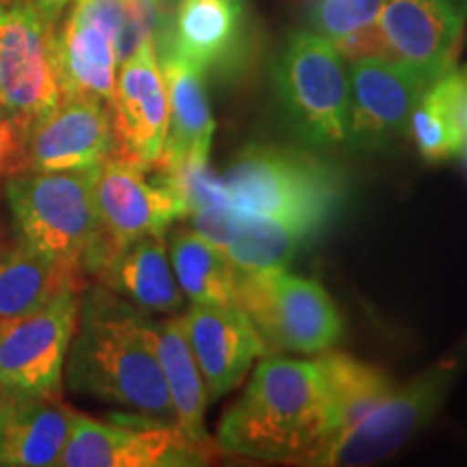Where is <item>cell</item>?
I'll list each match as a JSON object with an SVG mask.
<instances>
[{"mask_svg":"<svg viewBox=\"0 0 467 467\" xmlns=\"http://www.w3.org/2000/svg\"><path fill=\"white\" fill-rule=\"evenodd\" d=\"M63 372L76 394L154 424L175 426L159 359L156 323L109 288H93L80 301Z\"/></svg>","mask_w":467,"mask_h":467,"instance_id":"6da1fadb","label":"cell"},{"mask_svg":"<svg viewBox=\"0 0 467 467\" xmlns=\"http://www.w3.org/2000/svg\"><path fill=\"white\" fill-rule=\"evenodd\" d=\"M331 437L325 385L317 361L268 358L221 418L214 446L223 454L295 461Z\"/></svg>","mask_w":467,"mask_h":467,"instance_id":"7a4b0ae2","label":"cell"},{"mask_svg":"<svg viewBox=\"0 0 467 467\" xmlns=\"http://www.w3.org/2000/svg\"><path fill=\"white\" fill-rule=\"evenodd\" d=\"M227 206L306 234H323L348 197L342 169L301 148L251 143L219 175Z\"/></svg>","mask_w":467,"mask_h":467,"instance_id":"3957f363","label":"cell"},{"mask_svg":"<svg viewBox=\"0 0 467 467\" xmlns=\"http://www.w3.org/2000/svg\"><path fill=\"white\" fill-rule=\"evenodd\" d=\"M96 169L9 175L5 195L22 241L83 268L102 236L93 197Z\"/></svg>","mask_w":467,"mask_h":467,"instance_id":"277c9868","label":"cell"},{"mask_svg":"<svg viewBox=\"0 0 467 467\" xmlns=\"http://www.w3.org/2000/svg\"><path fill=\"white\" fill-rule=\"evenodd\" d=\"M461 353H451L370 407L358 422L331 437L301 465H370L392 457L424 429L451 394L461 370Z\"/></svg>","mask_w":467,"mask_h":467,"instance_id":"5b68a950","label":"cell"},{"mask_svg":"<svg viewBox=\"0 0 467 467\" xmlns=\"http://www.w3.org/2000/svg\"><path fill=\"white\" fill-rule=\"evenodd\" d=\"M55 33L35 0H0V113L22 145L61 102Z\"/></svg>","mask_w":467,"mask_h":467,"instance_id":"8992f818","label":"cell"},{"mask_svg":"<svg viewBox=\"0 0 467 467\" xmlns=\"http://www.w3.org/2000/svg\"><path fill=\"white\" fill-rule=\"evenodd\" d=\"M277 100L303 141L344 145L348 139V74L329 39L312 31L290 35L273 69Z\"/></svg>","mask_w":467,"mask_h":467,"instance_id":"52a82bcc","label":"cell"},{"mask_svg":"<svg viewBox=\"0 0 467 467\" xmlns=\"http://www.w3.org/2000/svg\"><path fill=\"white\" fill-rule=\"evenodd\" d=\"M238 307L258 329L268 353H325L344 334L329 292L285 268L243 271Z\"/></svg>","mask_w":467,"mask_h":467,"instance_id":"ba28073f","label":"cell"},{"mask_svg":"<svg viewBox=\"0 0 467 467\" xmlns=\"http://www.w3.org/2000/svg\"><path fill=\"white\" fill-rule=\"evenodd\" d=\"M150 165L113 151L96 169L93 197L100 219V243L83 271L96 275L113 255L145 236H165L173 221L186 217L184 203L161 178L150 180Z\"/></svg>","mask_w":467,"mask_h":467,"instance_id":"9c48e42d","label":"cell"},{"mask_svg":"<svg viewBox=\"0 0 467 467\" xmlns=\"http://www.w3.org/2000/svg\"><path fill=\"white\" fill-rule=\"evenodd\" d=\"M80 292L83 288L57 292L33 312L0 325V388L61 392Z\"/></svg>","mask_w":467,"mask_h":467,"instance_id":"30bf717a","label":"cell"},{"mask_svg":"<svg viewBox=\"0 0 467 467\" xmlns=\"http://www.w3.org/2000/svg\"><path fill=\"white\" fill-rule=\"evenodd\" d=\"M132 16V0H74L55 33L61 98L85 96L113 102L117 37Z\"/></svg>","mask_w":467,"mask_h":467,"instance_id":"8fae6325","label":"cell"},{"mask_svg":"<svg viewBox=\"0 0 467 467\" xmlns=\"http://www.w3.org/2000/svg\"><path fill=\"white\" fill-rule=\"evenodd\" d=\"M429 85L431 80L407 63L350 61L347 145L359 151H383L409 137L413 109Z\"/></svg>","mask_w":467,"mask_h":467,"instance_id":"7c38bea8","label":"cell"},{"mask_svg":"<svg viewBox=\"0 0 467 467\" xmlns=\"http://www.w3.org/2000/svg\"><path fill=\"white\" fill-rule=\"evenodd\" d=\"M110 117L117 150L128 159L154 167L169 130V98L156 37L148 35L117 67Z\"/></svg>","mask_w":467,"mask_h":467,"instance_id":"4fadbf2b","label":"cell"},{"mask_svg":"<svg viewBox=\"0 0 467 467\" xmlns=\"http://www.w3.org/2000/svg\"><path fill=\"white\" fill-rule=\"evenodd\" d=\"M117 150L109 104L96 98H61L28 132L17 171H76L98 167Z\"/></svg>","mask_w":467,"mask_h":467,"instance_id":"5bb4252c","label":"cell"},{"mask_svg":"<svg viewBox=\"0 0 467 467\" xmlns=\"http://www.w3.org/2000/svg\"><path fill=\"white\" fill-rule=\"evenodd\" d=\"M208 454L184 440L175 426L148 429L107 424L74 413L72 431L57 465L63 467H162L203 465Z\"/></svg>","mask_w":467,"mask_h":467,"instance_id":"9a60e30c","label":"cell"},{"mask_svg":"<svg viewBox=\"0 0 467 467\" xmlns=\"http://www.w3.org/2000/svg\"><path fill=\"white\" fill-rule=\"evenodd\" d=\"M377 25L396 61L431 83L454 69L465 28L457 0H385Z\"/></svg>","mask_w":467,"mask_h":467,"instance_id":"2e32d148","label":"cell"},{"mask_svg":"<svg viewBox=\"0 0 467 467\" xmlns=\"http://www.w3.org/2000/svg\"><path fill=\"white\" fill-rule=\"evenodd\" d=\"M180 323L202 370L208 400L232 392L251 364L268 353L258 329L238 306L192 303Z\"/></svg>","mask_w":467,"mask_h":467,"instance_id":"e0dca14e","label":"cell"},{"mask_svg":"<svg viewBox=\"0 0 467 467\" xmlns=\"http://www.w3.org/2000/svg\"><path fill=\"white\" fill-rule=\"evenodd\" d=\"M161 39L203 74H230L247 58L251 44L247 0H178Z\"/></svg>","mask_w":467,"mask_h":467,"instance_id":"ac0fdd59","label":"cell"},{"mask_svg":"<svg viewBox=\"0 0 467 467\" xmlns=\"http://www.w3.org/2000/svg\"><path fill=\"white\" fill-rule=\"evenodd\" d=\"M74 413L61 392L0 388V467L57 465Z\"/></svg>","mask_w":467,"mask_h":467,"instance_id":"d6986e66","label":"cell"},{"mask_svg":"<svg viewBox=\"0 0 467 467\" xmlns=\"http://www.w3.org/2000/svg\"><path fill=\"white\" fill-rule=\"evenodd\" d=\"M189 221L192 230L223 249L243 271L285 268L303 244L309 243L306 234L295 227L238 213L227 203L195 210L189 214Z\"/></svg>","mask_w":467,"mask_h":467,"instance_id":"ffe728a7","label":"cell"},{"mask_svg":"<svg viewBox=\"0 0 467 467\" xmlns=\"http://www.w3.org/2000/svg\"><path fill=\"white\" fill-rule=\"evenodd\" d=\"M169 98V130L165 148L154 167L171 169L189 161H208L214 137L203 72L173 50L159 52Z\"/></svg>","mask_w":467,"mask_h":467,"instance_id":"44dd1931","label":"cell"},{"mask_svg":"<svg viewBox=\"0 0 467 467\" xmlns=\"http://www.w3.org/2000/svg\"><path fill=\"white\" fill-rule=\"evenodd\" d=\"M165 236H145L113 255L96 277L115 295L150 312L171 314L182 307L184 295L175 282Z\"/></svg>","mask_w":467,"mask_h":467,"instance_id":"7402d4cb","label":"cell"},{"mask_svg":"<svg viewBox=\"0 0 467 467\" xmlns=\"http://www.w3.org/2000/svg\"><path fill=\"white\" fill-rule=\"evenodd\" d=\"M159 331V359L165 375L167 392L175 413V429L197 451L213 457L217 451L214 440L206 431L208 389L195 355L186 340L180 318L156 323Z\"/></svg>","mask_w":467,"mask_h":467,"instance_id":"603a6c76","label":"cell"},{"mask_svg":"<svg viewBox=\"0 0 467 467\" xmlns=\"http://www.w3.org/2000/svg\"><path fill=\"white\" fill-rule=\"evenodd\" d=\"M66 288H85L83 268L52 258L26 241L0 251V325L25 317Z\"/></svg>","mask_w":467,"mask_h":467,"instance_id":"cb8c5ba5","label":"cell"},{"mask_svg":"<svg viewBox=\"0 0 467 467\" xmlns=\"http://www.w3.org/2000/svg\"><path fill=\"white\" fill-rule=\"evenodd\" d=\"M465 100L467 72L452 69L426 87L409 121V134L426 162H446L463 151Z\"/></svg>","mask_w":467,"mask_h":467,"instance_id":"d4e9b609","label":"cell"},{"mask_svg":"<svg viewBox=\"0 0 467 467\" xmlns=\"http://www.w3.org/2000/svg\"><path fill=\"white\" fill-rule=\"evenodd\" d=\"M169 262L180 290L192 303L238 306L243 268L202 234L175 230L169 243Z\"/></svg>","mask_w":467,"mask_h":467,"instance_id":"484cf974","label":"cell"},{"mask_svg":"<svg viewBox=\"0 0 467 467\" xmlns=\"http://www.w3.org/2000/svg\"><path fill=\"white\" fill-rule=\"evenodd\" d=\"M325 385L331 437L355 424L370 407L394 389L392 379L379 368L344 353H327L317 359ZM329 437V440H331ZM327 440V441H329Z\"/></svg>","mask_w":467,"mask_h":467,"instance_id":"4316f807","label":"cell"},{"mask_svg":"<svg viewBox=\"0 0 467 467\" xmlns=\"http://www.w3.org/2000/svg\"><path fill=\"white\" fill-rule=\"evenodd\" d=\"M385 0H314L307 14L309 31L331 44L375 25Z\"/></svg>","mask_w":467,"mask_h":467,"instance_id":"83f0119b","label":"cell"},{"mask_svg":"<svg viewBox=\"0 0 467 467\" xmlns=\"http://www.w3.org/2000/svg\"><path fill=\"white\" fill-rule=\"evenodd\" d=\"M74 0H35V5H37L39 11L48 17V20L55 22L58 25V20H61V16L66 14V9L72 5Z\"/></svg>","mask_w":467,"mask_h":467,"instance_id":"f1b7e54d","label":"cell"},{"mask_svg":"<svg viewBox=\"0 0 467 467\" xmlns=\"http://www.w3.org/2000/svg\"><path fill=\"white\" fill-rule=\"evenodd\" d=\"M463 124H465V130H467V100H465V107H463Z\"/></svg>","mask_w":467,"mask_h":467,"instance_id":"f546056e","label":"cell"},{"mask_svg":"<svg viewBox=\"0 0 467 467\" xmlns=\"http://www.w3.org/2000/svg\"><path fill=\"white\" fill-rule=\"evenodd\" d=\"M461 154H465V167H467V139H465V145H463V151Z\"/></svg>","mask_w":467,"mask_h":467,"instance_id":"4dcf8cb0","label":"cell"},{"mask_svg":"<svg viewBox=\"0 0 467 467\" xmlns=\"http://www.w3.org/2000/svg\"><path fill=\"white\" fill-rule=\"evenodd\" d=\"M0 121H3V113H0Z\"/></svg>","mask_w":467,"mask_h":467,"instance_id":"1f68e13d","label":"cell"}]
</instances>
